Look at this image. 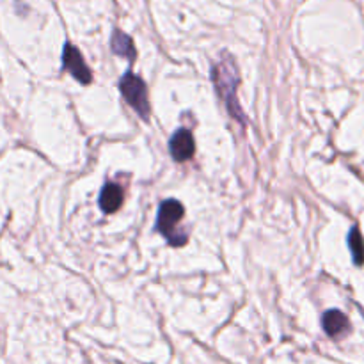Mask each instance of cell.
Listing matches in <instances>:
<instances>
[{"mask_svg":"<svg viewBox=\"0 0 364 364\" xmlns=\"http://www.w3.org/2000/svg\"><path fill=\"white\" fill-rule=\"evenodd\" d=\"M215 82V87H217L221 98L226 102V107H228L229 114L240 123H245L243 118L242 107H240L238 99H236V87L240 84V75L238 68H236L235 61L229 54H222L221 61L214 66V73H212Z\"/></svg>","mask_w":364,"mask_h":364,"instance_id":"cell-1","label":"cell"},{"mask_svg":"<svg viewBox=\"0 0 364 364\" xmlns=\"http://www.w3.org/2000/svg\"><path fill=\"white\" fill-rule=\"evenodd\" d=\"M185 217V208L176 199H167L160 205L159 217H157V229L164 235V238L173 247H180L187 243V233L180 229V222Z\"/></svg>","mask_w":364,"mask_h":364,"instance_id":"cell-2","label":"cell"},{"mask_svg":"<svg viewBox=\"0 0 364 364\" xmlns=\"http://www.w3.org/2000/svg\"><path fill=\"white\" fill-rule=\"evenodd\" d=\"M119 89H121L123 96H125L130 107H133V111L140 118H150V99H147V91L142 78L135 77L133 73H126L121 78V82H119Z\"/></svg>","mask_w":364,"mask_h":364,"instance_id":"cell-3","label":"cell"},{"mask_svg":"<svg viewBox=\"0 0 364 364\" xmlns=\"http://www.w3.org/2000/svg\"><path fill=\"white\" fill-rule=\"evenodd\" d=\"M63 64H64V70L70 71V73L73 75V77L77 78L80 84L87 85L92 82L91 70H89L87 64H85L84 57H82V54L78 51V48L73 47V44H70V43L64 44Z\"/></svg>","mask_w":364,"mask_h":364,"instance_id":"cell-4","label":"cell"},{"mask_svg":"<svg viewBox=\"0 0 364 364\" xmlns=\"http://www.w3.org/2000/svg\"><path fill=\"white\" fill-rule=\"evenodd\" d=\"M169 151L171 157L176 162H187V160H190L195 153V142L192 133L183 128L178 130L169 140Z\"/></svg>","mask_w":364,"mask_h":364,"instance_id":"cell-5","label":"cell"},{"mask_svg":"<svg viewBox=\"0 0 364 364\" xmlns=\"http://www.w3.org/2000/svg\"><path fill=\"white\" fill-rule=\"evenodd\" d=\"M123 205V188L118 183H112L109 181L105 187L102 188V194H99V208H102L105 214H114L116 210H119Z\"/></svg>","mask_w":364,"mask_h":364,"instance_id":"cell-6","label":"cell"},{"mask_svg":"<svg viewBox=\"0 0 364 364\" xmlns=\"http://www.w3.org/2000/svg\"><path fill=\"white\" fill-rule=\"evenodd\" d=\"M322 325L331 338H339L348 331V318L339 309H329L327 313L322 317Z\"/></svg>","mask_w":364,"mask_h":364,"instance_id":"cell-7","label":"cell"},{"mask_svg":"<svg viewBox=\"0 0 364 364\" xmlns=\"http://www.w3.org/2000/svg\"><path fill=\"white\" fill-rule=\"evenodd\" d=\"M111 47H112V51L118 54V56L128 57L130 61L135 59L137 51H135V47H133L132 37L126 36V34L121 32V30H114V36H112L111 40Z\"/></svg>","mask_w":364,"mask_h":364,"instance_id":"cell-8","label":"cell"},{"mask_svg":"<svg viewBox=\"0 0 364 364\" xmlns=\"http://www.w3.org/2000/svg\"><path fill=\"white\" fill-rule=\"evenodd\" d=\"M348 247H350V253H352L353 263H356V265H363L364 263V240H363V235H360V231L357 226H353V228L350 229Z\"/></svg>","mask_w":364,"mask_h":364,"instance_id":"cell-9","label":"cell"}]
</instances>
